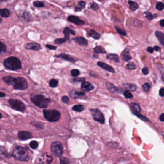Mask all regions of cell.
I'll use <instances>...</instances> for the list:
<instances>
[{"label": "cell", "mask_w": 164, "mask_h": 164, "mask_svg": "<svg viewBox=\"0 0 164 164\" xmlns=\"http://www.w3.org/2000/svg\"><path fill=\"white\" fill-rule=\"evenodd\" d=\"M73 40L77 43L78 44L84 46L88 45V41L86 40L85 38L82 37H77L73 38Z\"/></svg>", "instance_id": "18"}, {"label": "cell", "mask_w": 164, "mask_h": 164, "mask_svg": "<svg viewBox=\"0 0 164 164\" xmlns=\"http://www.w3.org/2000/svg\"><path fill=\"white\" fill-rule=\"evenodd\" d=\"M154 50H155V51H159V47H158V46H155V47H154Z\"/></svg>", "instance_id": "56"}, {"label": "cell", "mask_w": 164, "mask_h": 164, "mask_svg": "<svg viewBox=\"0 0 164 164\" xmlns=\"http://www.w3.org/2000/svg\"><path fill=\"white\" fill-rule=\"evenodd\" d=\"M106 87H107L108 90L111 93H120L121 92V89L116 87L112 83H109V82H106Z\"/></svg>", "instance_id": "11"}, {"label": "cell", "mask_w": 164, "mask_h": 164, "mask_svg": "<svg viewBox=\"0 0 164 164\" xmlns=\"http://www.w3.org/2000/svg\"><path fill=\"white\" fill-rule=\"evenodd\" d=\"M98 1H104V0H98Z\"/></svg>", "instance_id": "62"}, {"label": "cell", "mask_w": 164, "mask_h": 164, "mask_svg": "<svg viewBox=\"0 0 164 164\" xmlns=\"http://www.w3.org/2000/svg\"><path fill=\"white\" fill-rule=\"evenodd\" d=\"M62 101L65 104H68L69 101V98L67 96H64L62 98Z\"/></svg>", "instance_id": "48"}, {"label": "cell", "mask_w": 164, "mask_h": 164, "mask_svg": "<svg viewBox=\"0 0 164 164\" xmlns=\"http://www.w3.org/2000/svg\"><path fill=\"white\" fill-rule=\"evenodd\" d=\"M71 74L73 77H77L80 74V72L78 69H73L71 71Z\"/></svg>", "instance_id": "37"}, {"label": "cell", "mask_w": 164, "mask_h": 164, "mask_svg": "<svg viewBox=\"0 0 164 164\" xmlns=\"http://www.w3.org/2000/svg\"><path fill=\"white\" fill-rule=\"evenodd\" d=\"M31 99L35 105L40 108H46L51 103L50 99L46 98L42 95L32 94L31 95Z\"/></svg>", "instance_id": "1"}, {"label": "cell", "mask_w": 164, "mask_h": 164, "mask_svg": "<svg viewBox=\"0 0 164 164\" xmlns=\"http://www.w3.org/2000/svg\"><path fill=\"white\" fill-rule=\"evenodd\" d=\"M5 94L3 92H0V98H3V97H5Z\"/></svg>", "instance_id": "57"}, {"label": "cell", "mask_w": 164, "mask_h": 164, "mask_svg": "<svg viewBox=\"0 0 164 164\" xmlns=\"http://www.w3.org/2000/svg\"><path fill=\"white\" fill-rule=\"evenodd\" d=\"M123 86L127 90L132 92L135 91L136 89H137V88L135 84H130V83L123 84Z\"/></svg>", "instance_id": "23"}, {"label": "cell", "mask_w": 164, "mask_h": 164, "mask_svg": "<svg viewBox=\"0 0 164 164\" xmlns=\"http://www.w3.org/2000/svg\"><path fill=\"white\" fill-rule=\"evenodd\" d=\"M72 109L73 111L77 112H82L84 109V107L82 105H76L72 108Z\"/></svg>", "instance_id": "30"}, {"label": "cell", "mask_w": 164, "mask_h": 164, "mask_svg": "<svg viewBox=\"0 0 164 164\" xmlns=\"http://www.w3.org/2000/svg\"><path fill=\"white\" fill-rule=\"evenodd\" d=\"M43 115L45 118L50 122H56L61 118V114L55 109H44Z\"/></svg>", "instance_id": "4"}, {"label": "cell", "mask_w": 164, "mask_h": 164, "mask_svg": "<svg viewBox=\"0 0 164 164\" xmlns=\"http://www.w3.org/2000/svg\"><path fill=\"white\" fill-rule=\"evenodd\" d=\"M107 58L109 60H114L116 62H118L120 61L119 56L117 54H110L107 56Z\"/></svg>", "instance_id": "28"}, {"label": "cell", "mask_w": 164, "mask_h": 164, "mask_svg": "<svg viewBox=\"0 0 164 164\" xmlns=\"http://www.w3.org/2000/svg\"><path fill=\"white\" fill-rule=\"evenodd\" d=\"M147 51L149 52L150 53H153V52H154V48L151 47H148L147 48Z\"/></svg>", "instance_id": "52"}, {"label": "cell", "mask_w": 164, "mask_h": 164, "mask_svg": "<svg viewBox=\"0 0 164 164\" xmlns=\"http://www.w3.org/2000/svg\"><path fill=\"white\" fill-rule=\"evenodd\" d=\"M7 51V47L5 44L0 41V55L5 53Z\"/></svg>", "instance_id": "31"}, {"label": "cell", "mask_w": 164, "mask_h": 164, "mask_svg": "<svg viewBox=\"0 0 164 164\" xmlns=\"http://www.w3.org/2000/svg\"><path fill=\"white\" fill-rule=\"evenodd\" d=\"M142 88H143L144 91L147 92L149 91V89L151 88V86H150V84L149 83H146L143 85Z\"/></svg>", "instance_id": "41"}, {"label": "cell", "mask_w": 164, "mask_h": 164, "mask_svg": "<svg viewBox=\"0 0 164 164\" xmlns=\"http://www.w3.org/2000/svg\"><path fill=\"white\" fill-rule=\"evenodd\" d=\"M159 95H160L161 97H163L164 96V88H162L160 89L159 90Z\"/></svg>", "instance_id": "53"}, {"label": "cell", "mask_w": 164, "mask_h": 164, "mask_svg": "<svg viewBox=\"0 0 164 164\" xmlns=\"http://www.w3.org/2000/svg\"><path fill=\"white\" fill-rule=\"evenodd\" d=\"M63 33H64V34L65 35V38H64L66 41L69 40V38H70L69 35H70V34L75 35V34H76L74 31L70 29V28H68V27H66V28H64Z\"/></svg>", "instance_id": "19"}, {"label": "cell", "mask_w": 164, "mask_h": 164, "mask_svg": "<svg viewBox=\"0 0 164 164\" xmlns=\"http://www.w3.org/2000/svg\"><path fill=\"white\" fill-rule=\"evenodd\" d=\"M115 28H116V30L117 31V33L118 34H120V35L124 36H126L127 35V33H126V31H125L123 29L119 28L118 27H117V26L115 27Z\"/></svg>", "instance_id": "36"}, {"label": "cell", "mask_w": 164, "mask_h": 164, "mask_svg": "<svg viewBox=\"0 0 164 164\" xmlns=\"http://www.w3.org/2000/svg\"><path fill=\"white\" fill-rule=\"evenodd\" d=\"M159 120L162 122L164 121V113H162L159 117Z\"/></svg>", "instance_id": "54"}, {"label": "cell", "mask_w": 164, "mask_h": 164, "mask_svg": "<svg viewBox=\"0 0 164 164\" xmlns=\"http://www.w3.org/2000/svg\"><path fill=\"white\" fill-rule=\"evenodd\" d=\"M94 51L96 53H106V50L101 46H97L94 48Z\"/></svg>", "instance_id": "32"}, {"label": "cell", "mask_w": 164, "mask_h": 164, "mask_svg": "<svg viewBox=\"0 0 164 164\" xmlns=\"http://www.w3.org/2000/svg\"><path fill=\"white\" fill-rule=\"evenodd\" d=\"M13 155L15 159L21 161H28L29 160L28 154L21 146H15L13 150Z\"/></svg>", "instance_id": "3"}, {"label": "cell", "mask_w": 164, "mask_h": 164, "mask_svg": "<svg viewBox=\"0 0 164 164\" xmlns=\"http://www.w3.org/2000/svg\"><path fill=\"white\" fill-rule=\"evenodd\" d=\"M8 102L12 108L15 110L19 111L21 112H24L26 109L25 105L19 100L11 98L9 99Z\"/></svg>", "instance_id": "6"}, {"label": "cell", "mask_w": 164, "mask_h": 164, "mask_svg": "<svg viewBox=\"0 0 164 164\" xmlns=\"http://www.w3.org/2000/svg\"><path fill=\"white\" fill-rule=\"evenodd\" d=\"M160 25L162 27H164V19H162L161 20L160 22Z\"/></svg>", "instance_id": "55"}, {"label": "cell", "mask_w": 164, "mask_h": 164, "mask_svg": "<svg viewBox=\"0 0 164 164\" xmlns=\"http://www.w3.org/2000/svg\"><path fill=\"white\" fill-rule=\"evenodd\" d=\"M0 129H1V128H0Z\"/></svg>", "instance_id": "63"}, {"label": "cell", "mask_w": 164, "mask_h": 164, "mask_svg": "<svg viewBox=\"0 0 164 164\" xmlns=\"http://www.w3.org/2000/svg\"><path fill=\"white\" fill-rule=\"evenodd\" d=\"M86 3L84 1H81L78 3V4L77 5L76 7L75 11L76 12H80L84 9V7H85Z\"/></svg>", "instance_id": "24"}, {"label": "cell", "mask_w": 164, "mask_h": 164, "mask_svg": "<svg viewBox=\"0 0 164 164\" xmlns=\"http://www.w3.org/2000/svg\"><path fill=\"white\" fill-rule=\"evenodd\" d=\"M60 164H70V161L67 158L61 157L60 158Z\"/></svg>", "instance_id": "35"}, {"label": "cell", "mask_w": 164, "mask_h": 164, "mask_svg": "<svg viewBox=\"0 0 164 164\" xmlns=\"http://www.w3.org/2000/svg\"><path fill=\"white\" fill-rule=\"evenodd\" d=\"M123 95H124V97L127 98H131L133 97L132 94H131V93H130V92L127 90H126L124 92Z\"/></svg>", "instance_id": "40"}, {"label": "cell", "mask_w": 164, "mask_h": 164, "mask_svg": "<svg viewBox=\"0 0 164 164\" xmlns=\"http://www.w3.org/2000/svg\"><path fill=\"white\" fill-rule=\"evenodd\" d=\"M13 77H10V76H7V77H3V80L4 81V83L9 85H11L12 82L13 80Z\"/></svg>", "instance_id": "33"}, {"label": "cell", "mask_w": 164, "mask_h": 164, "mask_svg": "<svg viewBox=\"0 0 164 164\" xmlns=\"http://www.w3.org/2000/svg\"><path fill=\"white\" fill-rule=\"evenodd\" d=\"M135 115H136V116H137L138 118H139L140 119L143 120V121H149V120H148V118H147L145 116H143L142 115L138 114H135Z\"/></svg>", "instance_id": "47"}, {"label": "cell", "mask_w": 164, "mask_h": 164, "mask_svg": "<svg viewBox=\"0 0 164 164\" xmlns=\"http://www.w3.org/2000/svg\"><path fill=\"white\" fill-rule=\"evenodd\" d=\"M127 66L128 68L130 70H135L136 68V65L133 62L128 63Z\"/></svg>", "instance_id": "43"}, {"label": "cell", "mask_w": 164, "mask_h": 164, "mask_svg": "<svg viewBox=\"0 0 164 164\" xmlns=\"http://www.w3.org/2000/svg\"><path fill=\"white\" fill-rule=\"evenodd\" d=\"M130 106H131V108H132L136 112L140 113L141 111V107H140L139 105L137 104V103L132 102V103H131L130 104Z\"/></svg>", "instance_id": "29"}, {"label": "cell", "mask_w": 164, "mask_h": 164, "mask_svg": "<svg viewBox=\"0 0 164 164\" xmlns=\"http://www.w3.org/2000/svg\"><path fill=\"white\" fill-rule=\"evenodd\" d=\"M90 36L95 39V40H99L100 38L101 35L99 33L97 32L94 30H91L90 31Z\"/></svg>", "instance_id": "26"}, {"label": "cell", "mask_w": 164, "mask_h": 164, "mask_svg": "<svg viewBox=\"0 0 164 164\" xmlns=\"http://www.w3.org/2000/svg\"><path fill=\"white\" fill-rule=\"evenodd\" d=\"M97 65L100 66L101 68H102L104 69V70H106V71L109 72L110 73H115L114 69L111 66L108 65L107 64H105L104 62H101V61H98V62H97Z\"/></svg>", "instance_id": "17"}, {"label": "cell", "mask_w": 164, "mask_h": 164, "mask_svg": "<svg viewBox=\"0 0 164 164\" xmlns=\"http://www.w3.org/2000/svg\"><path fill=\"white\" fill-rule=\"evenodd\" d=\"M58 84V82L56 79H52L49 82V85L51 87L55 88L57 87V85Z\"/></svg>", "instance_id": "34"}, {"label": "cell", "mask_w": 164, "mask_h": 164, "mask_svg": "<svg viewBox=\"0 0 164 164\" xmlns=\"http://www.w3.org/2000/svg\"><path fill=\"white\" fill-rule=\"evenodd\" d=\"M142 73H143L144 75H147L148 74H149V69L147 67H144L142 69Z\"/></svg>", "instance_id": "49"}, {"label": "cell", "mask_w": 164, "mask_h": 164, "mask_svg": "<svg viewBox=\"0 0 164 164\" xmlns=\"http://www.w3.org/2000/svg\"><path fill=\"white\" fill-rule=\"evenodd\" d=\"M29 145L31 146V148H32V149H35L38 147V143L37 141H33L30 142Z\"/></svg>", "instance_id": "38"}, {"label": "cell", "mask_w": 164, "mask_h": 164, "mask_svg": "<svg viewBox=\"0 0 164 164\" xmlns=\"http://www.w3.org/2000/svg\"><path fill=\"white\" fill-rule=\"evenodd\" d=\"M7 0H0V1H6Z\"/></svg>", "instance_id": "60"}, {"label": "cell", "mask_w": 164, "mask_h": 164, "mask_svg": "<svg viewBox=\"0 0 164 164\" xmlns=\"http://www.w3.org/2000/svg\"><path fill=\"white\" fill-rule=\"evenodd\" d=\"M66 41V40H65V38H58L55 41V43L56 44L60 45L62 44L63 43H64Z\"/></svg>", "instance_id": "39"}, {"label": "cell", "mask_w": 164, "mask_h": 164, "mask_svg": "<svg viewBox=\"0 0 164 164\" xmlns=\"http://www.w3.org/2000/svg\"><path fill=\"white\" fill-rule=\"evenodd\" d=\"M128 3L130 5V9H131V10L135 11L139 8L138 4L136 2L132 1H129Z\"/></svg>", "instance_id": "27"}, {"label": "cell", "mask_w": 164, "mask_h": 164, "mask_svg": "<svg viewBox=\"0 0 164 164\" xmlns=\"http://www.w3.org/2000/svg\"><path fill=\"white\" fill-rule=\"evenodd\" d=\"M68 20L69 22L74 23L77 25H83L85 24L83 21L82 20L79 18H78L77 17L72 16V15L69 17Z\"/></svg>", "instance_id": "16"}, {"label": "cell", "mask_w": 164, "mask_h": 164, "mask_svg": "<svg viewBox=\"0 0 164 164\" xmlns=\"http://www.w3.org/2000/svg\"><path fill=\"white\" fill-rule=\"evenodd\" d=\"M90 5V7H91V8H92L93 10H98V9H99V6L96 3H94V2L91 3Z\"/></svg>", "instance_id": "45"}, {"label": "cell", "mask_w": 164, "mask_h": 164, "mask_svg": "<svg viewBox=\"0 0 164 164\" xmlns=\"http://www.w3.org/2000/svg\"><path fill=\"white\" fill-rule=\"evenodd\" d=\"M18 138L21 140H27L32 137L31 133L28 131H19L18 134Z\"/></svg>", "instance_id": "12"}, {"label": "cell", "mask_w": 164, "mask_h": 164, "mask_svg": "<svg viewBox=\"0 0 164 164\" xmlns=\"http://www.w3.org/2000/svg\"><path fill=\"white\" fill-rule=\"evenodd\" d=\"M11 85L17 90H25L28 87V84L24 78H13Z\"/></svg>", "instance_id": "5"}, {"label": "cell", "mask_w": 164, "mask_h": 164, "mask_svg": "<svg viewBox=\"0 0 164 164\" xmlns=\"http://www.w3.org/2000/svg\"><path fill=\"white\" fill-rule=\"evenodd\" d=\"M162 80L164 81V74H162Z\"/></svg>", "instance_id": "58"}, {"label": "cell", "mask_w": 164, "mask_h": 164, "mask_svg": "<svg viewBox=\"0 0 164 164\" xmlns=\"http://www.w3.org/2000/svg\"><path fill=\"white\" fill-rule=\"evenodd\" d=\"M55 57L60 58L65 61H69V62H75L77 61L76 60L75 58L69 55L63 53L56 55H55Z\"/></svg>", "instance_id": "10"}, {"label": "cell", "mask_w": 164, "mask_h": 164, "mask_svg": "<svg viewBox=\"0 0 164 164\" xmlns=\"http://www.w3.org/2000/svg\"><path fill=\"white\" fill-rule=\"evenodd\" d=\"M4 65L7 69L13 71L19 70L22 68L21 62L19 59L15 57H10L5 59Z\"/></svg>", "instance_id": "2"}, {"label": "cell", "mask_w": 164, "mask_h": 164, "mask_svg": "<svg viewBox=\"0 0 164 164\" xmlns=\"http://www.w3.org/2000/svg\"><path fill=\"white\" fill-rule=\"evenodd\" d=\"M39 164H51L52 161V157L46 154H42L39 159Z\"/></svg>", "instance_id": "9"}, {"label": "cell", "mask_w": 164, "mask_h": 164, "mask_svg": "<svg viewBox=\"0 0 164 164\" xmlns=\"http://www.w3.org/2000/svg\"><path fill=\"white\" fill-rule=\"evenodd\" d=\"M33 5L37 7H43L44 6V4L43 3L39 1H34L33 3Z\"/></svg>", "instance_id": "42"}, {"label": "cell", "mask_w": 164, "mask_h": 164, "mask_svg": "<svg viewBox=\"0 0 164 164\" xmlns=\"http://www.w3.org/2000/svg\"><path fill=\"white\" fill-rule=\"evenodd\" d=\"M10 12L8 9H0V15L3 17H8L10 15Z\"/></svg>", "instance_id": "25"}, {"label": "cell", "mask_w": 164, "mask_h": 164, "mask_svg": "<svg viewBox=\"0 0 164 164\" xmlns=\"http://www.w3.org/2000/svg\"><path fill=\"white\" fill-rule=\"evenodd\" d=\"M81 88L84 91H90L94 89V87L88 82H83L82 84Z\"/></svg>", "instance_id": "15"}, {"label": "cell", "mask_w": 164, "mask_h": 164, "mask_svg": "<svg viewBox=\"0 0 164 164\" xmlns=\"http://www.w3.org/2000/svg\"><path fill=\"white\" fill-rule=\"evenodd\" d=\"M69 95L73 98H80L85 95V93L82 91H77L76 90H72L69 92Z\"/></svg>", "instance_id": "14"}, {"label": "cell", "mask_w": 164, "mask_h": 164, "mask_svg": "<svg viewBox=\"0 0 164 164\" xmlns=\"http://www.w3.org/2000/svg\"><path fill=\"white\" fill-rule=\"evenodd\" d=\"M1 21H2V19L1 18H0V23H1Z\"/></svg>", "instance_id": "61"}, {"label": "cell", "mask_w": 164, "mask_h": 164, "mask_svg": "<svg viewBox=\"0 0 164 164\" xmlns=\"http://www.w3.org/2000/svg\"><path fill=\"white\" fill-rule=\"evenodd\" d=\"M92 114L93 118L95 121L100 122V124H104L105 122V119L103 113L98 108H92L90 109Z\"/></svg>", "instance_id": "8"}, {"label": "cell", "mask_w": 164, "mask_h": 164, "mask_svg": "<svg viewBox=\"0 0 164 164\" xmlns=\"http://www.w3.org/2000/svg\"><path fill=\"white\" fill-rule=\"evenodd\" d=\"M24 48L28 50L39 51L41 49V47L39 44L37 43H29L26 44L24 45Z\"/></svg>", "instance_id": "13"}, {"label": "cell", "mask_w": 164, "mask_h": 164, "mask_svg": "<svg viewBox=\"0 0 164 164\" xmlns=\"http://www.w3.org/2000/svg\"><path fill=\"white\" fill-rule=\"evenodd\" d=\"M45 46H46V47H47V48H48L49 49L51 50H55L57 48L56 46H53V45H52L47 44Z\"/></svg>", "instance_id": "51"}, {"label": "cell", "mask_w": 164, "mask_h": 164, "mask_svg": "<svg viewBox=\"0 0 164 164\" xmlns=\"http://www.w3.org/2000/svg\"><path fill=\"white\" fill-rule=\"evenodd\" d=\"M85 78H74L73 80L75 82H83L84 81H85Z\"/></svg>", "instance_id": "50"}, {"label": "cell", "mask_w": 164, "mask_h": 164, "mask_svg": "<svg viewBox=\"0 0 164 164\" xmlns=\"http://www.w3.org/2000/svg\"><path fill=\"white\" fill-rule=\"evenodd\" d=\"M130 51L127 49L124 50L121 54V58L124 61H130L131 60V57L130 55Z\"/></svg>", "instance_id": "20"}, {"label": "cell", "mask_w": 164, "mask_h": 164, "mask_svg": "<svg viewBox=\"0 0 164 164\" xmlns=\"http://www.w3.org/2000/svg\"><path fill=\"white\" fill-rule=\"evenodd\" d=\"M51 151L55 156L61 157L64 152L62 144L59 142L55 141L52 142L51 146Z\"/></svg>", "instance_id": "7"}, {"label": "cell", "mask_w": 164, "mask_h": 164, "mask_svg": "<svg viewBox=\"0 0 164 164\" xmlns=\"http://www.w3.org/2000/svg\"><path fill=\"white\" fill-rule=\"evenodd\" d=\"M144 14L146 15V18H147L149 20H151L153 18V15L149 12L146 11L144 13Z\"/></svg>", "instance_id": "46"}, {"label": "cell", "mask_w": 164, "mask_h": 164, "mask_svg": "<svg viewBox=\"0 0 164 164\" xmlns=\"http://www.w3.org/2000/svg\"><path fill=\"white\" fill-rule=\"evenodd\" d=\"M2 117H3V116H2V115H1V113H0V118H1Z\"/></svg>", "instance_id": "59"}, {"label": "cell", "mask_w": 164, "mask_h": 164, "mask_svg": "<svg viewBox=\"0 0 164 164\" xmlns=\"http://www.w3.org/2000/svg\"><path fill=\"white\" fill-rule=\"evenodd\" d=\"M7 152L5 148L3 146H0V160L4 159L5 157H8Z\"/></svg>", "instance_id": "22"}, {"label": "cell", "mask_w": 164, "mask_h": 164, "mask_svg": "<svg viewBox=\"0 0 164 164\" xmlns=\"http://www.w3.org/2000/svg\"><path fill=\"white\" fill-rule=\"evenodd\" d=\"M155 36L157 37L158 40H159V42L162 45H164V34L162 32L157 31L155 32Z\"/></svg>", "instance_id": "21"}, {"label": "cell", "mask_w": 164, "mask_h": 164, "mask_svg": "<svg viewBox=\"0 0 164 164\" xmlns=\"http://www.w3.org/2000/svg\"><path fill=\"white\" fill-rule=\"evenodd\" d=\"M164 7V4L161 2H159L156 5V8L158 10L161 11L163 10Z\"/></svg>", "instance_id": "44"}]
</instances>
